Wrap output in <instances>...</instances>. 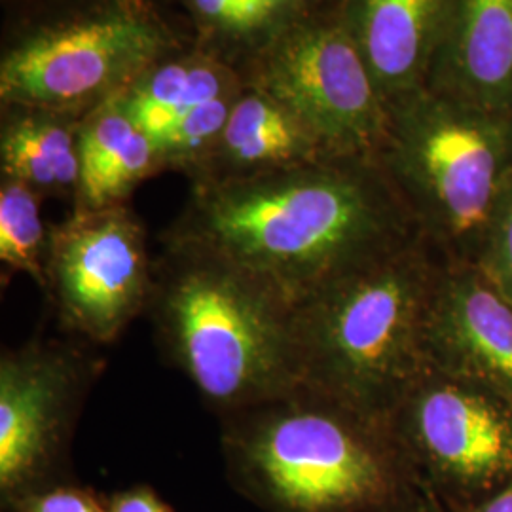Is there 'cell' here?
I'll return each instance as SVG.
<instances>
[{"label": "cell", "instance_id": "cell-9", "mask_svg": "<svg viewBox=\"0 0 512 512\" xmlns=\"http://www.w3.org/2000/svg\"><path fill=\"white\" fill-rule=\"evenodd\" d=\"M423 488L463 512L512 480V401L427 368L387 416Z\"/></svg>", "mask_w": 512, "mask_h": 512}, {"label": "cell", "instance_id": "cell-21", "mask_svg": "<svg viewBox=\"0 0 512 512\" xmlns=\"http://www.w3.org/2000/svg\"><path fill=\"white\" fill-rule=\"evenodd\" d=\"M107 512H173L150 486H131L105 497Z\"/></svg>", "mask_w": 512, "mask_h": 512}, {"label": "cell", "instance_id": "cell-18", "mask_svg": "<svg viewBox=\"0 0 512 512\" xmlns=\"http://www.w3.org/2000/svg\"><path fill=\"white\" fill-rule=\"evenodd\" d=\"M42 202L31 186L0 177V262L8 274L31 277L40 291L52 232L42 219Z\"/></svg>", "mask_w": 512, "mask_h": 512}, {"label": "cell", "instance_id": "cell-10", "mask_svg": "<svg viewBox=\"0 0 512 512\" xmlns=\"http://www.w3.org/2000/svg\"><path fill=\"white\" fill-rule=\"evenodd\" d=\"M33 338L0 357V501L69 480L67 458L84 401L105 361L84 346Z\"/></svg>", "mask_w": 512, "mask_h": 512}, {"label": "cell", "instance_id": "cell-5", "mask_svg": "<svg viewBox=\"0 0 512 512\" xmlns=\"http://www.w3.org/2000/svg\"><path fill=\"white\" fill-rule=\"evenodd\" d=\"M190 42L158 0H57L6 19L0 107L84 118Z\"/></svg>", "mask_w": 512, "mask_h": 512}, {"label": "cell", "instance_id": "cell-20", "mask_svg": "<svg viewBox=\"0 0 512 512\" xmlns=\"http://www.w3.org/2000/svg\"><path fill=\"white\" fill-rule=\"evenodd\" d=\"M4 512H107L105 497L63 480L19 497Z\"/></svg>", "mask_w": 512, "mask_h": 512}, {"label": "cell", "instance_id": "cell-11", "mask_svg": "<svg viewBox=\"0 0 512 512\" xmlns=\"http://www.w3.org/2000/svg\"><path fill=\"white\" fill-rule=\"evenodd\" d=\"M427 368L512 401V300L471 262H448L427 321Z\"/></svg>", "mask_w": 512, "mask_h": 512}, {"label": "cell", "instance_id": "cell-4", "mask_svg": "<svg viewBox=\"0 0 512 512\" xmlns=\"http://www.w3.org/2000/svg\"><path fill=\"white\" fill-rule=\"evenodd\" d=\"M444 264L416 239L296 306L298 385L387 418L427 370V321Z\"/></svg>", "mask_w": 512, "mask_h": 512}, {"label": "cell", "instance_id": "cell-1", "mask_svg": "<svg viewBox=\"0 0 512 512\" xmlns=\"http://www.w3.org/2000/svg\"><path fill=\"white\" fill-rule=\"evenodd\" d=\"M423 238L378 158H321L272 173L190 184L162 234L253 275L291 308Z\"/></svg>", "mask_w": 512, "mask_h": 512}, {"label": "cell", "instance_id": "cell-8", "mask_svg": "<svg viewBox=\"0 0 512 512\" xmlns=\"http://www.w3.org/2000/svg\"><path fill=\"white\" fill-rule=\"evenodd\" d=\"M154 264L147 226L129 203L71 207L52 226L42 293L74 338L109 346L147 313Z\"/></svg>", "mask_w": 512, "mask_h": 512}, {"label": "cell", "instance_id": "cell-13", "mask_svg": "<svg viewBox=\"0 0 512 512\" xmlns=\"http://www.w3.org/2000/svg\"><path fill=\"white\" fill-rule=\"evenodd\" d=\"M452 0H340L385 103L425 86Z\"/></svg>", "mask_w": 512, "mask_h": 512}, {"label": "cell", "instance_id": "cell-19", "mask_svg": "<svg viewBox=\"0 0 512 512\" xmlns=\"http://www.w3.org/2000/svg\"><path fill=\"white\" fill-rule=\"evenodd\" d=\"M476 266L512 300V171L499 192Z\"/></svg>", "mask_w": 512, "mask_h": 512}, {"label": "cell", "instance_id": "cell-14", "mask_svg": "<svg viewBox=\"0 0 512 512\" xmlns=\"http://www.w3.org/2000/svg\"><path fill=\"white\" fill-rule=\"evenodd\" d=\"M325 156L306 126L274 97L245 82L194 183L255 177Z\"/></svg>", "mask_w": 512, "mask_h": 512}, {"label": "cell", "instance_id": "cell-16", "mask_svg": "<svg viewBox=\"0 0 512 512\" xmlns=\"http://www.w3.org/2000/svg\"><path fill=\"white\" fill-rule=\"evenodd\" d=\"M80 120L57 110L0 107V177L73 207L80 181Z\"/></svg>", "mask_w": 512, "mask_h": 512}, {"label": "cell", "instance_id": "cell-22", "mask_svg": "<svg viewBox=\"0 0 512 512\" xmlns=\"http://www.w3.org/2000/svg\"><path fill=\"white\" fill-rule=\"evenodd\" d=\"M465 512H512V480Z\"/></svg>", "mask_w": 512, "mask_h": 512}, {"label": "cell", "instance_id": "cell-6", "mask_svg": "<svg viewBox=\"0 0 512 512\" xmlns=\"http://www.w3.org/2000/svg\"><path fill=\"white\" fill-rule=\"evenodd\" d=\"M380 164L448 262L476 264L512 171V114L420 88L391 103Z\"/></svg>", "mask_w": 512, "mask_h": 512}, {"label": "cell", "instance_id": "cell-3", "mask_svg": "<svg viewBox=\"0 0 512 512\" xmlns=\"http://www.w3.org/2000/svg\"><path fill=\"white\" fill-rule=\"evenodd\" d=\"M147 313L169 363L219 418L298 385L293 308L217 256L162 241Z\"/></svg>", "mask_w": 512, "mask_h": 512}, {"label": "cell", "instance_id": "cell-15", "mask_svg": "<svg viewBox=\"0 0 512 512\" xmlns=\"http://www.w3.org/2000/svg\"><path fill=\"white\" fill-rule=\"evenodd\" d=\"M243 88L245 78L236 67L192 40L183 50L148 67L116 99L158 152L205 105Z\"/></svg>", "mask_w": 512, "mask_h": 512}, {"label": "cell", "instance_id": "cell-7", "mask_svg": "<svg viewBox=\"0 0 512 512\" xmlns=\"http://www.w3.org/2000/svg\"><path fill=\"white\" fill-rule=\"evenodd\" d=\"M243 78L296 116L325 156H380L389 109L340 4L275 40Z\"/></svg>", "mask_w": 512, "mask_h": 512}, {"label": "cell", "instance_id": "cell-23", "mask_svg": "<svg viewBox=\"0 0 512 512\" xmlns=\"http://www.w3.org/2000/svg\"><path fill=\"white\" fill-rule=\"evenodd\" d=\"M52 2H57V0H2V6H4L6 19H10L29 14V12L38 10L42 6H48Z\"/></svg>", "mask_w": 512, "mask_h": 512}, {"label": "cell", "instance_id": "cell-2", "mask_svg": "<svg viewBox=\"0 0 512 512\" xmlns=\"http://www.w3.org/2000/svg\"><path fill=\"white\" fill-rule=\"evenodd\" d=\"M230 482L266 512H420L389 420L306 385L220 416Z\"/></svg>", "mask_w": 512, "mask_h": 512}, {"label": "cell", "instance_id": "cell-17", "mask_svg": "<svg viewBox=\"0 0 512 512\" xmlns=\"http://www.w3.org/2000/svg\"><path fill=\"white\" fill-rule=\"evenodd\" d=\"M194 44L243 74L275 40L340 0H177Z\"/></svg>", "mask_w": 512, "mask_h": 512}, {"label": "cell", "instance_id": "cell-12", "mask_svg": "<svg viewBox=\"0 0 512 512\" xmlns=\"http://www.w3.org/2000/svg\"><path fill=\"white\" fill-rule=\"evenodd\" d=\"M425 88L512 114V0H452Z\"/></svg>", "mask_w": 512, "mask_h": 512}]
</instances>
